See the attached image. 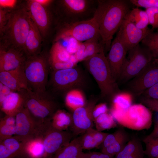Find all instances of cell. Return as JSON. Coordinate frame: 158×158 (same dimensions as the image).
Masks as SVG:
<instances>
[{"label": "cell", "mask_w": 158, "mask_h": 158, "mask_svg": "<svg viewBox=\"0 0 158 158\" xmlns=\"http://www.w3.org/2000/svg\"><path fill=\"white\" fill-rule=\"evenodd\" d=\"M97 2L93 17L98 24L104 51H109L114 35L130 10L129 1L99 0Z\"/></svg>", "instance_id": "1"}, {"label": "cell", "mask_w": 158, "mask_h": 158, "mask_svg": "<svg viewBox=\"0 0 158 158\" xmlns=\"http://www.w3.org/2000/svg\"><path fill=\"white\" fill-rule=\"evenodd\" d=\"M24 107L29 111L39 123L46 125L50 122L60 105L55 96L47 90L35 92L28 89L23 90Z\"/></svg>", "instance_id": "2"}, {"label": "cell", "mask_w": 158, "mask_h": 158, "mask_svg": "<svg viewBox=\"0 0 158 158\" xmlns=\"http://www.w3.org/2000/svg\"><path fill=\"white\" fill-rule=\"evenodd\" d=\"M83 61L86 68L97 83L102 97L110 98L119 93L120 90L112 74L104 51Z\"/></svg>", "instance_id": "3"}, {"label": "cell", "mask_w": 158, "mask_h": 158, "mask_svg": "<svg viewBox=\"0 0 158 158\" xmlns=\"http://www.w3.org/2000/svg\"><path fill=\"white\" fill-rule=\"evenodd\" d=\"M30 19L28 11L24 8L15 10L8 15L7 23L1 34L7 44L10 46L8 48L24 52L30 28Z\"/></svg>", "instance_id": "4"}, {"label": "cell", "mask_w": 158, "mask_h": 158, "mask_svg": "<svg viewBox=\"0 0 158 158\" xmlns=\"http://www.w3.org/2000/svg\"><path fill=\"white\" fill-rule=\"evenodd\" d=\"M28 88L35 92L46 91L50 68L49 56L39 54L28 57L23 64Z\"/></svg>", "instance_id": "5"}, {"label": "cell", "mask_w": 158, "mask_h": 158, "mask_svg": "<svg viewBox=\"0 0 158 158\" xmlns=\"http://www.w3.org/2000/svg\"><path fill=\"white\" fill-rule=\"evenodd\" d=\"M114 119L122 126L133 130L149 129L152 123V114L149 109L142 104L132 105L123 110L111 109Z\"/></svg>", "instance_id": "6"}, {"label": "cell", "mask_w": 158, "mask_h": 158, "mask_svg": "<svg viewBox=\"0 0 158 158\" xmlns=\"http://www.w3.org/2000/svg\"><path fill=\"white\" fill-rule=\"evenodd\" d=\"M83 72L76 66L70 68L52 70L48 80L47 87L49 91L55 94L66 95L69 91L83 87L86 84Z\"/></svg>", "instance_id": "7"}, {"label": "cell", "mask_w": 158, "mask_h": 158, "mask_svg": "<svg viewBox=\"0 0 158 158\" xmlns=\"http://www.w3.org/2000/svg\"><path fill=\"white\" fill-rule=\"evenodd\" d=\"M128 51L119 79L122 81H127L135 77L154 59L149 50L140 44Z\"/></svg>", "instance_id": "8"}, {"label": "cell", "mask_w": 158, "mask_h": 158, "mask_svg": "<svg viewBox=\"0 0 158 158\" xmlns=\"http://www.w3.org/2000/svg\"><path fill=\"white\" fill-rule=\"evenodd\" d=\"M97 37H100L99 27L92 17L86 20L64 23L58 32L55 41L72 38L81 42Z\"/></svg>", "instance_id": "9"}, {"label": "cell", "mask_w": 158, "mask_h": 158, "mask_svg": "<svg viewBox=\"0 0 158 158\" xmlns=\"http://www.w3.org/2000/svg\"><path fill=\"white\" fill-rule=\"evenodd\" d=\"M15 117L16 131L14 136L25 142L41 139L48 125H42L39 123L24 107L17 113Z\"/></svg>", "instance_id": "10"}, {"label": "cell", "mask_w": 158, "mask_h": 158, "mask_svg": "<svg viewBox=\"0 0 158 158\" xmlns=\"http://www.w3.org/2000/svg\"><path fill=\"white\" fill-rule=\"evenodd\" d=\"M74 137L70 131L57 129L52 126L51 122L43 131L41 138L44 150L42 158H52Z\"/></svg>", "instance_id": "11"}, {"label": "cell", "mask_w": 158, "mask_h": 158, "mask_svg": "<svg viewBox=\"0 0 158 158\" xmlns=\"http://www.w3.org/2000/svg\"><path fill=\"white\" fill-rule=\"evenodd\" d=\"M97 101L98 99L95 98H91L83 106L74 111L69 129L74 137L93 128L94 123L93 111Z\"/></svg>", "instance_id": "12"}, {"label": "cell", "mask_w": 158, "mask_h": 158, "mask_svg": "<svg viewBox=\"0 0 158 158\" xmlns=\"http://www.w3.org/2000/svg\"><path fill=\"white\" fill-rule=\"evenodd\" d=\"M109 52L106 56L113 76L119 80L122 66L128 51L121 37L119 30L112 41Z\"/></svg>", "instance_id": "13"}, {"label": "cell", "mask_w": 158, "mask_h": 158, "mask_svg": "<svg viewBox=\"0 0 158 158\" xmlns=\"http://www.w3.org/2000/svg\"><path fill=\"white\" fill-rule=\"evenodd\" d=\"M158 83V65L153 60L129 84L131 90L136 95H140Z\"/></svg>", "instance_id": "14"}, {"label": "cell", "mask_w": 158, "mask_h": 158, "mask_svg": "<svg viewBox=\"0 0 158 158\" xmlns=\"http://www.w3.org/2000/svg\"><path fill=\"white\" fill-rule=\"evenodd\" d=\"M60 2L68 19L65 23H69L85 20L83 18L91 11L95 1L90 0H64Z\"/></svg>", "instance_id": "15"}, {"label": "cell", "mask_w": 158, "mask_h": 158, "mask_svg": "<svg viewBox=\"0 0 158 158\" xmlns=\"http://www.w3.org/2000/svg\"><path fill=\"white\" fill-rule=\"evenodd\" d=\"M151 29L139 28L126 16L119 30L128 51L139 44Z\"/></svg>", "instance_id": "16"}, {"label": "cell", "mask_w": 158, "mask_h": 158, "mask_svg": "<svg viewBox=\"0 0 158 158\" xmlns=\"http://www.w3.org/2000/svg\"><path fill=\"white\" fill-rule=\"evenodd\" d=\"M28 11L29 16L38 28L42 37H45L49 31L50 24L49 14L46 7L35 0L28 1Z\"/></svg>", "instance_id": "17"}, {"label": "cell", "mask_w": 158, "mask_h": 158, "mask_svg": "<svg viewBox=\"0 0 158 158\" xmlns=\"http://www.w3.org/2000/svg\"><path fill=\"white\" fill-rule=\"evenodd\" d=\"M130 138L122 128L109 133L101 145V152L114 157L124 148Z\"/></svg>", "instance_id": "18"}, {"label": "cell", "mask_w": 158, "mask_h": 158, "mask_svg": "<svg viewBox=\"0 0 158 158\" xmlns=\"http://www.w3.org/2000/svg\"><path fill=\"white\" fill-rule=\"evenodd\" d=\"M23 64L13 70L0 72V82L13 92L28 89V83Z\"/></svg>", "instance_id": "19"}, {"label": "cell", "mask_w": 158, "mask_h": 158, "mask_svg": "<svg viewBox=\"0 0 158 158\" xmlns=\"http://www.w3.org/2000/svg\"><path fill=\"white\" fill-rule=\"evenodd\" d=\"M26 58L23 52L11 48H1L0 72L17 68L23 64Z\"/></svg>", "instance_id": "20"}, {"label": "cell", "mask_w": 158, "mask_h": 158, "mask_svg": "<svg viewBox=\"0 0 158 158\" xmlns=\"http://www.w3.org/2000/svg\"><path fill=\"white\" fill-rule=\"evenodd\" d=\"M23 90L12 92L0 103L1 110L5 115L15 116L24 107Z\"/></svg>", "instance_id": "21"}, {"label": "cell", "mask_w": 158, "mask_h": 158, "mask_svg": "<svg viewBox=\"0 0 158 158\" xmlns=\"http://www.w3.org/2000/svg\"><path fill=\"white\" fill-rule=\"evenodd\" d=\"M27 142L14 136L4 140L0 142V158H12L27 151Z\"/></svg>", "instance_id": "22"}, {"label": "cell", "mask_w": 158, "mask_h": 158, "mask_svg": "<svg viewBox=\"0 0 158 158\" xmlns=\"http://www.w3.org/2000/svg\"><path fill=\"white\" fill-rule=\"evenodd\" d=\"M42 37L38 28L30 18V28L24 49V52L26 57L40 53L39 50Z\"/></svg>", "instance_id": "23"}, {"label": "cell", "mask_w": 158, "mask_h": 158, "mask_svg": "<svg viewBox=\"0 0 158 158\" xmlns=\"http://www.w3.org/2000/svg\"><path fill=\"white\" fill-rule=\"evenodd\" d=\"M144 150L140 140L131 138L124 148L115 156V158H144Z\"/></svg>", "instance_id": "24"}, {"label": "cell", "mask_w": 158, "mask_h": 158, "mask_svg": "<svg viewBox=\"0 0 158 158\" xmlns=\"http://www.w3.org/2000/svg\"><path fill=\"white\" fill-rule=\"evenodd\" d=\"M83 150L78 137L61 148L52 158H81Z\"/></svg>", "instance_id": "25"}, {"label": "cell", "mask_w": 158, "mask_h": 158, "mask_svg": "<svg viewBox=\"0 0 158 158\" xmlns=\"http://www.w3.org/2000/svg\"><path fill=\"white\" fill-rule=\"evenodd\" d=\"M72 55L59 42L54 41L49 56V64L66 62L70 60Z\"/></svg>", "instance_id": "26"}, {"label": "cell", "mask_w": 158, "mask_h": 158, "mask_svg": "<svg viewBox=\"0 0 158 158\" xmlns=\"http://www.w3.org/2000/svg\"><path fill=\"white\" fill-rule=\"evenodd\" d=\"M15 116L5 115L0 119V142L14 136L16 133Z\"/></svg>", "instance_id": "27"}, {"label": "cell", "mask_w": 158, "mask_h": 158, "mask_svg": "<svg viewBox=\"0 0 158 158\" xmlns=\"http://www.w3.org/2000/svg\"><path fill=\"white\" fill-rule=\"evenodd\" d=\"M72 115L64 110L60 109L54 115L51 122L52 126L61 130L69 129L72 123Z\"/></svg>", "instance_id": "28"}, {"label": "cell", "mask_w": 158, "mask_h": 158, "mask_svg": "<svg viewBox=\"0 0 158 158\" xmlns=\"http://www.w3.org/2000/svg\"><path fill=\"white\" fill-rule=\"evenodd\" d=\"M126 17L139 28L142 30L148 28V17L145 11L138 8H133L127 14Z\"/></svg>", "instance_id": "29"}, {"label": "cell", "mask_w": 158, "mask_h": 158, "mask_svg": "<svg viewBox=\"0 0 158 158\" xmlns=\"http://www.w3.org/2000/svg\"><path fill=\"white\" fill-rule=\"evenodd\" d=\"M65 101L66 106L73 111L83 106L86 102L83 94L78 89H73L67 92Z\"/></svg>", "instance_id": "30"}, {"label": "cell", "mask_w": 158, "mask_h": 158, "mask_svg": "<svg viewBox=\"0 0 158 158\" xmlns=\"http://www.w3.org/2000/svg\"><path fill=\"white\" fill-rule=\"evenodd\" d=\"M142 45L147 48L151 52L154 59H158V30L150 31L141 41Z\"/></svg>", "instance_id": "31"}, {"label": "cell", "mask_w": 158, "mask_h": 158, "mask_svg": "<svg viewBox=\"0 0 158 158\" xmlns=\"http://www.w3.org/2000/svg\"><path fill=\"white\" fill-rule=\"evenodd\" d=\"M85 41L86 46L83 61L103 51H104L100 37H95Z\"/></svg>", "instance_id": "32"}, {"label": "cell", "mask_w": 158, "mask_h": 158, "mask_svg": "<svg viewBox=\"0 0 158 158\" xmlns=\"http://www.w3.org/2000/svg\"><path fill=\"white\" fill-rule=\"evenodd\" d=\"M111 109L115 110H123L128 108L132 105V101L131 95L128 93H119L113 98Z\"/></svg>", "instance_id": "33"}, {"label": "cell", "mask_w": 158, "mask_h": 158, "mask_svg": "<svg viewBox=\"0 0 158 158\" xmlns=\"http://www.w3.org/2000/svg\"><path fill=\"white\" fill-rule=\"evenodd\" d=\"M96 130L102 131L115 127L116 124L111 114L107 113L101 114L94 121Z\"/></svg>", "instance_id": "34"}, {"label": "cell", "mask_w": 158, "mask_h": 158, "mask_svg": "<svg viewBox=\"0 0 158 158\" xmlns=\"http://www.w3.org/2000/svg\"><path fill=\"white\" fill-rule=\"evenodd\" d=\"M92 128L87 130L79 137L83 150H89L99 147L93 137Z\"/></svg>", "instance_id": "35"}, {"label": "cell", "mask_w": 158, "mask_h": 158, "mask_svg": "<svg viewBox=\"0 0 158 158\" xmlns=\"http://www.w3.org/2000/svg\"><path fill=\"white\" fill-rule=\"evenodd\" d=\"M143 141L145 145V154L149 158H158V139L145 138Z\"/></svg>", "instance_id": "36"}, {"label": "cell", "mask_w": 158, "mask_h": 158, "mask_svg": "<svg viewBox=\"0 0 158 158\" xmlns=\"http://www.w3.org/2000/svg\"><path fill=\"white\" fill-rule=\"evenodd\" d=\"M78 62L74 54H72L68 61L62 63H55L50 65L52 70L65 69L74 67Z\"/></svg>", "instance_id": "37"}, {"label": "cell", "mask_w": 158, "mask_h": 158, "mask_svg": "<svg viewBox=\"0 0 158 158\" xmlns=\"http://www.w3.org/2000/svg\"><path fill=\"white\" fill-rule=\"evenodd\" d=\"M145 11L147 14L149 25L154 30L158 28V8H151L146 9Z\"/></svg>", "instance_id": "38"}, {"label": "cell", "mask_w": 158, "mask_h": 158, "mask_svg": "<svg viewBox=\"0 0 158 158\" xmlns=\"http://www.w3.org/2000/svg\"><path fill=\"white\" fill-rule=\"evenodd\" d=\"M129 1L131 4L138 7H143L146 9L158 8V0H130Z\"/></svg>", "instance_id": "39"}, {"label": "cell", "mask_w": 158, "mask_h": 158, "mask_svg": "<svg viewBox=\"0 0 158 158\" xmlns=\"http://www.w3.org/2000/svg\"><path fill=\"white\" fill-rule=\"evenodd\" d=\"M141 101L149 109L158 112V100L144 97Z\"/></svg>", "instance_id": "40"}, {"label": "cell", "mask_w": 158, "mask_h": 158, "mask_svg": "<svg viewBox=\"0 0 158 158\" xmlns=\"http://www.w3.org/2000/svg\"><path fill=\"white\" fill-rule=\"evenodd\" d=\"M108 109L105 103H101L96 105L93 111V117L94 119H96L100 115L107 112Z\"/></svg>", "instance_id": "41"}, {"label": "cell", "mask_w": 158, "mask_h": 158, "mask_svg": "<svg viewBox=\"0 0 158 158\" xmlns=\"http://www.w3.org/2000/svg\"><path fill=\"white\" fill-rule=\"evenodd\" d=\"M145 97L158 100V83L142 94Z\"/></svg>", "instance_id": "42"}, {"label": "cell", "mask_w": 158, "mask_h": 158, "mask_svg": "<svg viewBox=\"0 0 158 158\" xmlns=\"http://www.w3.org/2000/svg\"><path fill=\"white\" fill-rule=\"evenodd\" d=\"M86 46V41L80 43L76 52L74 54L78 62L83 61L84 60Z\"/></svg>", "instance_id": "43"}, {"label": "cell", "mask_w": 158, "mask_h": 158, "mask_svg": "<svg viewBox=\"0 0 158 158\" xmlns=\"http://www.w3.org/2000/svg\"><path fill=\"white\" fill-rule=\"evenodd\" d=\"M114 157L101 152H92L85 153L83 152L81 158H114Z\"/></svg>", "instance_id": "44"}, {"label": "cell", "mask_w": 158, "mask_h": 158, "mask_svg": "<svg viewBox=\"0 0 158 158\" xmlns=\"http://www.w3.org/2000/svg\"><path fill=\"white\" fill-rule=\"evenodd\" d=\"M8 15L2 8H0V34L2 32L7 23Z\"/></svg>", "instance_id": "45"}, {"label": "cell", "mask_w": 158, "mask_h": 158, "mask_svg": "<svg viewBox=\"0 0 158 158\" xmlns=\"http://www.w3.org/2000/svg\"><path fill=\"white\" fill-rule=\"evenodd\" d=\"M13 92L10 88L0 82V103Z\"/></svg>", "instance_id": "46"}, {"label": "cell", "mask_w": 158, "mask_h": 158, "mask_svg": "<svg viewBox=\"0 0 158 158\" xmlns=\"http://www.w3.org/2000/svg\"><path fill=\"white\" fill-rule=\"evenodd\" d=\"M16 2L17 1L15 0H0V7L12 8L15 6Z\"/></svg>", "instance_id": "47"}, {"label": "cell", "mask_w": 158, "mask_h": 158, "mask_svg": "<svg viewBox=\"0 0 158 158\" xmlns=\"http://www.w3.org/2000/svg\"><path fill=\"white\" fill-rule=\"evenodd\" d=\"M145 138L147 139H158V120L155 123L152 131Z\"/></svg>", "instance_id": "48"}, {"label": "cell", "mask_w": 158, "mask_h": 158, "mask_svg": "<svg viewBox=\"0 0 158 158\" xmlns=\"http://www.w3.org/2000/svg\"><path fill=\"white\" fill-rule=\"evenodd\" d=\"M12 158H35L30 154L26 151L23 153L14 157Z\"/></svg>", "instance_id": "49"}, {"label": "cell", "mask_w": 158, "mask_h": 158, "mask_svg": "<svg viewBox=\"0 0 158 158\" xmlns=\"http://www.w3.org/2000/svg\"><path fill=\"white\" fill-rule=\"evenodd\" d=\"M38 3L42 6L46 7L49 5L53 1L50 0H35Z\"/></svg>", "instance_id": "50"}, {"label": "cell", "mask_w": 158, "mask_h": 158, "mask_svg": "<svg viewBox=\"0 0 158 158\" xmlns=\"http://www.w3.org/2000/svg\"><path fill=\"white\" fill-rule=\"evenodd\" d=\"M154 61L158 65V59H153Z\"/></svg>", "instance_id": "51"}, {"label": "cell", "mask_w": 158, "mask_h": 158, "mask_svg": "<svg viewBox=\"0 0 158 158\" xmlns=\"http://www.w3.org/2000/svg\"></svg>", "instance_id": "52"}, {"label": "cell", "mask_w": 158, "mask_h": 158, "mask_svg": "<svg viewBox=\"0 0 158 158\" xmlns=\"http://www.w3.org/2000/svg\"></svg>", "instance_id": "53"}]
</instances>
